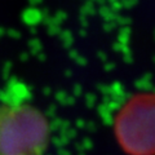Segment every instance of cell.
<instances>
[{"label":"cell","mask_w":155,"mask_h":155,"mask_svg":"<svg viewBox=\"0 0 155 155\" xmlns=\"http://www.w3.org/2000/svg\"><path fill=\"white\" fill-rule=\"evenodd\" d=\"M49 123L35 105L19 100L0 104V155H44Z\"/></svg>","instance_id":"cell-1"},{"label":"cell","mask_w":155,"mask_h":155,"mask_svg":"<svg viewBox=\"0 0 155 155\" xmlns=\"http://www.w3.org/2000/svg\"><path fill=\"white\" fill-rule=\"evenodd\" d=\"M114 127L128 155H155V93L132 97L116 115Z\"/></svg>","instance_id":"cell-2"}]
</instances>
